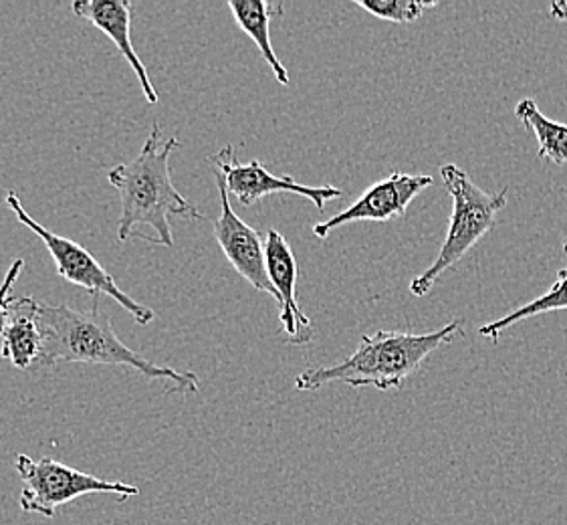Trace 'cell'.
<instances>
[{"label":"cell","instance_id":"1","mask_svg":"<svg viewBox=\"0 0 567 525\" xmlns=\"http://www.w3.org/2000/svg\"><path fill=\"white\" fill-rule=\"evenodd\" d=\"M39 326L43 333V354L39 368L59 364L124 366L148 380L171 384L172 392L196 394L198 377L174 368L158 366L146 356L127 348L115 333L110 316L95 299L90 311H78L69 306H51L39 301Z\"/></svg>","mask_w":567,"mask_h":525},{"label":"cell","instance_id":"2","mask_svg":"<svg viewBox=\"0 0 567 525\" xmlns=\"http://www.w3.org/2000/svg\"><path fill=\"white\" fill-rule=\"evenodd\" d=\"M181 146L176 136L162 142V127L152 124L142 152L132 162L115 166L107 174V181L120 193L122 215L117 220V239H130L137 225H146L156 233L146 243L164 247L174 245L171 217L200 220L198 208L174 188L171 176V156Z\"/></svg>","mask_w":567,"mask_h":525},{"label":"cell","instance_id":"3","mask_svg":"<svg viewBox=\"0 0 567 525\" xmlns=\"http://www.w3.org/2000/svg\"><path fill=\"white\" fill-rule=\"evenodd\" d=\"M463 328V321H449L429 333L412 331H375L362 336L358 350L343 362L328 368H311L296 380L297 390H319L329 382H346L352 389H402L412 374H416L426 358L453 342Z\"/></svg>","mask_w":567,"mask_h":525},{"label":"cell","instance_id":"4","mask_svg":"<svg viewBox=\"0 0 567 525\" xmlns=\"http://www.w3.org/2000/svg\"><path fill=\"white\" fill-rule=\"evenodd\" d=\"M441 176L453 198V215L436 261L410 284V294L416 297L431 294L439 279L451 271L488 230H493L501 210L507 205V188L487 193L456 164L441 166Z\"/></svg>","mask_w":567,"mask_h":525},{"label":"cell","instance_id":"5","mask_svg":"<svg viewBox=\"0 0 567 525\" xmlns=\"http://www.w3.org/2000/svg\"><path fill=\"white\" fill-rule=\"evenodd\" d=\"M14 469L24 483L19 502L21 509L24 514L43 515L49 519L55 517L61 505L75 502L83 495L114 493L120 497V502H125L127 497L140 493V490L130 483L102 480L83 473L80 469L63 465L51 457L34 461L21 453L14 457Z\"/></svg>","mask_w":567,"mask_h":525},{"label":"cell","instance_id":"6","mask_svg":"<svg viewBox=\"0 0 567 525\" xmlns=\"http://www.w3.org/2000/svg\"><path fill=\"white\" fill-rule=\"evenodd\" d=\"M7 205L11 206L14 217L19 218L27 229L33 230L34 235L45 243L47 251L51 253L53 261L58 265V274L63 279L90 291L91 296H107L110 299H114L115 303H120L125 311H130V316L142 326L154 320V311L137 303L136 299H132L125 291H122L115 284L114 277L103 269L102 262L97 261L87 249H83L75 240L59 237L55 233L41 227L24 210L23 203L17 193L11 191L7 195Z\"/></svg>","mask_w":567,"mask_h":525},{"label":"cell","instance_id":"7","mask_svg":"<svg viewBox=\"0 0 567 525\" xmlns=\"http://www.w3.org/2000/svg\"><path fill=\"white\" fill-rule=\"evenodd\" d=\"M210 162L215 174L227 184L228 195L237 196L243 206L257 205L267 196L289 193L311 200L319 213H323L329 200H338L343 196L340 188L333 186H307L297 183L291 176H275L259 161L243 164L235 146H225L216 152Z\"/></svg>","mask_w":567,"mask_h":525},{"label":"cell","instance_id":"8","mask_svg":"<svg viewBox=\"0 0 567 525\" xmlns=\"http://www.w3.org/2000/svg\"><path fill=\"white\" fill-rule=\"evenodd\" d=\"M215 176L218 193H220V217L215 220V239L220 251L225 253L227 261L237 269V274L243 279L249 281L250 286L279 301V296L267 271V253H265L267 239L233 210L227 184L218 174Z\"/></svg>","mask_w":567,"mask_h":525},{"label":"cell","instance_id":"9","mask_svg":"<svg viewBox=\"0 0 567 525\" xmlns=\"http://www.w3.org/2000/svg\"><path fill=\"white\" fill-rule=\"evenodd\" d=\"M432 183H434L432 176H426V174L392 172L384 181L372 184L352 206H348L336 217L313 225V235L319 239H326L329 237V233L346 227L350 223H358V220L388 223V220L404 217L410 203L424 188L432 186Z\"/></svg>","mask_w":567,"mask_h":525},{"label":"cell","instance_id":"10","mask_svg":"<svg viewBox=\"0 0 567 525\" xmlns=\"http://www.w3.org/2000/svg\"><path fill=\"white\" fill-rule=\"evenodd\" d=\"M267 271L271 279L272 287L279 296V321L285 333L289 336V343L303 346L311 342L316 336V328L306 313L299 308L297 301V259L291 245L287 243L279 230H267Z\"/></svg>","mask_w":567,"mask_h":525},{"label":"cell","instance_id":"11","mask_svg":"<svg viewBox=\"0 0 567 525\" xmlns=\"http://www.w3.org/2000/svg\"><path fill=\"white\" fill-rule=\"evenodd\" d=\"M71 11L81 19L90 21L95 29H100L124 55L130 68L134 69L137 81L142 85L144 97L148 103H158V92L150 81L148 69L137 58L136 49L132 45V2L127 0H75Z\"/></svg>","mask_w":567,"mask_h":525},{"label":"cell","instance_id":"12","mask_svg":"<svg viewBox=\"0 0 567 525\" xmlns=\"http://www.w3.org/2000/svg\"><path fill=\"white\" fill-rule=\"evenodd\" d=\"M41 354L43 333L39 326V301L33 297H17L2 336L0 356L19 370H31L39 364Z\"/></svg>","mask_w":567,"mask_h":525},{"label":"cell","instance_id":"13","mask_svg":"<svg viewBox=\"0 0 567 525\" xmlns=\"http://www.w3.org/2000/svg\"><path fill=\"white\" fill-rule=\"evenodd\" d=\"M227 4L243 33L249 34L261 51L262 59L271 68L277 81L281 85H289V73L281 59L277 58L271 43V21L284 14V4L267 0H228Z\"/></svg>","mask_w":567,"mask_h":525},{"label":"cell","instance_id":"14","mask_svg":"<svg viewBox=\"0 0 567 525\" xmlns=\"http://www.w3.org/2000/svg\"><path fill=\"white\" fill-rule=\"evenodd\" d=\"M515 115L519 117L523 126L527 127L539 146V158L566 164L567 162V124H559L542 114L537 103L532 97H523L515 105Z\"/></svg>","mask_w":567,"mask_h":525},{"label":"cell","instance_id":"15","mask_svg":"<svg viewBox=\"0 0 567 525\" xmlns=\"http://www.w3.org/2000/svg\"><path fill=\"white\" fill-rule=\"evenodd\" d=\"M564 255H566L567 259V237L564 239ZM561 309H567V267L557 271L556 284L549 287L544 296H539L534 301L522 306V308L511 311L501 320L488 321L478 330V333L485 336L488 340H493V342H497L501 333L511 328V326L522 323V321L535 318V316H544V313H549V311H561Z\"/></svg>","mask_w":567,"mask_h":525},{"label":"cell","instance_id":"16","mask_svg":"<svg viewBox=\"0 0 567 525\" xmlns=\"http://www.w3.org/2000/svg\"><path fill=\"white\" fill-rule=\"evenodd\" d=\"M355 4L382 21L398 24L416 23L424 12L439 7L424 0H355Z\"/></svg>","mask_w":567,"mask_h":525},{"label":"cell","instance_id":"17","mask_svg":"<svg viewBox=\"0 0 567 525\" xmlns=\"http://www.w3.org/2000/svg\"><path fill=\"white\" fill-rule=\"evenodd\" d=\"M23 259H14L11 269L4 275V281L0 284V342H2V336H4V331H7V326H9L12 306H14V301H17V297L11 296L12 286L17 284V279H19V275L23 271Z\"/></svg>","mask_w":567,"mask_h":525},{"label":"cell","instance_id":"18","mask_svg":"<svg viewBox=\"0 0 567 525\" xmlns=\"http://www.w3.org/2000/svg\"><path fill=\"white\" fill-rule=\"evenodd\" d=\"M549 14L556 19V21H561V23H567V2L564 0H559V2H554L551 7H549Z\"/></svg>","mask_w":567,"mask_h":525}]
</instances>
